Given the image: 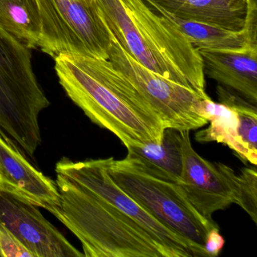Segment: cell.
Returning a JSON list of instances; mask_svg holds the SVG:
<instances>
[{"mask_svg": "<svg viewBox=\"0 0 257 257\" xmlns=\"http://www.w3.org/2000/svg\"><path fill=\"white\" fill-rule=\"evenodd\" d=\"M183 170L178 183L188 201L206 219L213 220L215 212L235 204L237 174L221 162H210L192 147L189 131H181Z\"/></svg>", "mask_w": 257, "mask_h": 257, "instance_id": "obj_9", "label": "cell"}, {"mask_svg": "<svg viewBox=\"0 0 257 257\" xmlns=\"http://www.w3.org/2000/svg\"><path fill=\"white\" fill-rule=\"evenodd\" d=\"M0 171L2 191L26 198L56 216L61 195L56 183L31 165L19 147L0 131Z\"/></svg>", "mask_w": 257, "mask_h": 257, "instance_id": "obj_11", "label": "cell"}, {"mask_svg": "<svg viewBox=\"0 0 257 257\" xmlns=\"http://www.w3.org/2000/svg\"><path fill=\"white\" fill-rule=\"evenodd\" d=\"M180 19L195 21L233 31L244 29L255 0H153Z\"/></svg>", "mask_w": 257, "mask_h": 257, "instance_id": "obj_13", "label": "cell"}, {"mask_svg": "<svg viewBox=\"0 0 257 257\" xmlns=\"http://www.w3.org/2000/svg\"><path fill=\"white\" fill-rule=\"evenodd\" d=\"M49 105L31 49L0 26V131L34 156L42 143L40 115Z\"/></svg>", "mask_w": 257, "mask_h": 257, "instance_id": "obj_4", "label": "cell"}, {"mask_svg": "<svg viewBox=\"0 0 257 257\" xmlns=\"http://www.w3.org/2000/svg\"><path fill=\"white\" fill-rule=\"evenodd\" d=\"M155 11L173 24L197 50H229L243 47L249 43H257L256 10L249 16L244 29L233 31L195 21L180 19L163 10L153 0H144Z\"/></svg>", "mask_w": 257, "mask_h": 257, "instance_id": "obj_15", "label": "cell"}, {"mask_svg": "<svg viewBox=\"0 0 257 257\" xmlns=\"http://www.w3.org/2000/svg\"><path fill=\"white\" fill-rule=\"evenodd\" d=\"M106 170L117 186L161 223L186 240L195 257H208L204 249L206 237L210 230L219 225L194 208L177 183L149 175L125 159L108 158Z\"/></svg>", "mask_w": 257, "mask_h": 257, "instance_id": "obj_5", "label": "cell"}, {"mask_svg": "<svg viewBox=\"0 0 257 257\" xmlns=\"http://www.w3.org/2000/svg\"><path fill=\"white\" fill-rule=\"evenodd\" d=\"M55 171L112 204L167 248L173 257H195L192 246L186 240L161 223L117 186L108 174L106 159L73 162L63 158L56 164Z\"/></svg>", "mask_w": 257, "mask_h": 257, "instance_id": "obj_8", "label": "cell"}, {"mask_svg": "<svg viewBox=\"0 0 257 257\" xmlns=\"http://www.w3.org/2000/svg\"><path fill=\"white\" fill-rule=\"evenodd\" d=\"M111 34V33H110ZM109 61L132 83L162 124L179 131H193L208 124L204 113L209 97L193 88L176 83L134 60L111 34Z\"/></svg>", "mask_w": 257, "mask_h": 257, "instance_id": "obj_7", "label": "cell"}, {"mask_svg": "<svg viewBox=\"0 0 257 257\" xmlns=\"http://www.w3.org/2000/svg\"><path fill=\"white\" fill-rule=\"evenodd\" d=\"M0 256L34 257L15 234L0 222Z\"/></svg>", "mask_w": 257, "mask_h": 257, "instance_id": "obj_19", "label": "cell"}, {"mask_svg": "<svg viewBox=\"0 0 257 257\" xmlns=\"http://www.w3.org/2000/svg\"><path fill=\"white\" fill-rule=\"evenodd\" d=\"M112 35L134 60L176 83L206 94L202 60L180 31L144 0H96Z\"/></svg>", "mask_w": 257, "mask_h": 257, "instance_id": "obj_1", "label": "cell"}, {"mask_svg": "<svg viewBox=\"0 0 257 257\" xmlns=\"http://www.w3.org/2000/svg\"><path fill=\"white\" fill-rule=\"evenodd\" d=\"M41 19L40 49L60 54L109 59L111 34L96 0H36Z\"/></svg>", "mask_w": 257, "mask_h": 257, "instance_id": "obj_6", "label": "cell"}, {"mask_svg": "<svg viewBox=\"0 0 257 257\" xmlns=\"http://www.w3.org/2000/svg\"><path fill=\"white\" fill-rule=\"evenodd\" d=\"M60 84L94 124L112 132L127 147L161 142L165 129L134 109L96 71L90 56L60 54L54 58Z\"/></svg>", "mask_w": 257, "mask_h": 257, "instance_id": "obj_3", "label": "cell"}, {"mask_svg": "<svg viewBox=\"0 0 257 257\" xmlns=\"http://www.w3.org/2000/svg\"><path fill=\"white\" fill-rule=\"evenodd\" d=\"M204 75L256 106L257 43L229 50H198Z\"/></svg>", "mask_w": 257, "mask_h": 257, "instance_id": "obj_12", "label": "cell"}, {"mask_svg": "<svg viewBox=\"0 0 257 257\" xmlns=\"http://www.w3.org/2000/svg\"><path fill=\"white\" fill-rule=\"evenodd\" d=\"M26 198L0 190V222L34 257H82L65 236Z\"/></svg>", "mask_w": 257, "mask_h": 257, "instance_id": "obj_10", "label": "cell"}, {"mask_svg": "<svg viewBox=\"0 0 257 257\" xmlns=\"http://www.w3.org/2000/svg\"><path fill=\"white\" fill-rule=\"evenodd\" d=\"M204 113L210 125L195 135L198 142L220 143L232 150L246 162V155L237 137L238 118L235 109L223 103H216L210 97L204 100Z\"/></svg>", "mask_w": 257, "mask_h": 257, "instance_id": "obj_17", "label": "cell"}, {"mask_svg": "<svg viewBox=\"0 0 257 257\" xmlns=\"http://www.w3.org/2000/svg\"><path fill=\"white\" fill-rule=\"evenodd\" d=\"M219 228H212L207 233L204 249L208 257L217 256L225 244V240L219 233Z\"/></svg>", "mask_w": 257, "mask_h": 257, "instance_id": "obj_20", "label": "cell"}, {"mask_svg": "<svg viewBox=\"0 0 257 257\" xmlns=\"http://www.w3.org/2000/svg\"><path fill=\"white\" fill-rule=\"evenodd\" d=\"M0 26L30 49H40L42 25L36 0H0Z\"/></svg>", "mask_w": 257, "mask_h": 257, "instance_id": "obj_16", "label": "cell"}, {"mask_svg": "<svg viewBox=\"0 0 257 257\" xmlns=\"http://www.w3.org/2000/svg\"><path fill=\"white\" fill-rule=\"evenodd\" d=\"M4 188V177H3L2 173L0 171V190H2Z\"/></svg>", "mask_w": 257, "mask_h": 257, "instance_id": "obj_21", "label": "cell"}, {"mask_svg": "<svg viewBox=\"0 0 257 257\" xmlns=\"http://www.w3.org/2000/svg\"><path fill=\"white\" fill-rule=\"evenodd\" d=\"M124 159L137 169L156 178L180 183L183 170L181 131L167 127L159 144L127 147Z\"/></svg>", "mask_w": 257, "mask_h": 257, "instance_id": "obj_14", "label": "cell"}, {"mask_svg": "<svg viewBox=\"0 0 257 257\" xmlns=\"http://www.w3.org/2000/svg\"><path fill=\"white\" fill-rule=\"evenodd\" d=\"M58 218L82 243L87 257H173L141 225L106 200L57 174Z\"/></svg>", "mask_w": 257, "mask_h": 257, "instance_id": "obj_2", "label": "cell"}, {"mask_svg": "<svg viewBox=\"0 0 257 257\" xmlns=\"http://www.w3.org/2000/svg\"><path fill=\"white\" fill-rule=\"evenodd\" d=\"M236 204L240 206L257 224V171L255 166L243 168L237 174Z\"/></svg>", "mask_w": 257, "mask_h": 257, "instance_id": "obj_18", "label": "cell"}]
</instances>
